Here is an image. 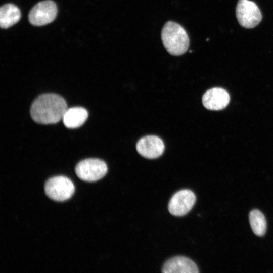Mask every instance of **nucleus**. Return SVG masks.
Here are the masks:
<instances>
[{
	"instance_id": "f8f14e48",
	"label": "nucleus",
	"mask_w": 273,
	"mask_h": 273,
	"mask_svg": "<svg viewBox=\"0 0 273 273\" xmlns=\"http://www.w3.org/2000/svg\"><path fill=\"white\" fill-rule=\"evenodd\" d=\"M19 9L15 5L7 4L0 9V25L2 28H8L17 23L20 19Z\"/></svg>"
},
{
	"instance_id": "20e7f679",
	"label": "nucleus",
	"mask_w": 273,
	"mask_h": 273,
	"mask_svg": "<svg viewBox=\"0 0 273 273\" xmlns=\"http://www.w3.org/2000/svg\"><path fill=\"white\" fill-rule=\"evenodd\" d=\"M77 176L88 182L96 181L103 177L107 172L106 163L100 159L89 158L79 162L75 168Z\"/></svg>"
},
{
	"instance_id": "f257e3e1",
	"label": "nucleus",
	"mask_w": 273,
	"mask_h": 273,
	"mask_svg": "<svg viewBox=\"0 0 273 273\" xmlns=\"http://www.w3.org/2000/svg\"><path fill=\"white\" fill-rule=\"evenodd\" d=\"M67 109L66 102L63 97L48 93L40 95L33 101L30 113L32 119L37 123L54 124L62 119Z\"/></svg>"
},
{
	"instance_id": "423d86ee",
	"label": "nucleus",
	"mask_w": 273,
	"mask_h": 273,
	"mask_svg": "<svg viewBox=\"0 0 273 273\" xmlns=\"http://www.w3.org/2000/svg\"><path fill=\"white\" fill-rule=\"evenodd\" d=\"M57 14L56 4L52 1L47 0L35 5L29 13V21L34 26H42L54 20Z\"/></svg>"
},
{
	"instance_id": "9d476101",
	"label": "nucleus",
	"mask_w": 273,
	"mask_h": 273,
	"mask_svg": "<svg viewBox=\"0 0 273 273\" xmlns=\"http://www.w3.org/2000/svg\"><path fill=\"white\" fill-rule=\"evenodd\" d=\"M162 272L164 273H197L199 272L196 264L189 258L176 256L168 260L164 265Z\"/></svg>"
},
{
	"instance_id": "1a4fd4ad",
	"label": "nucleus",
	"mask_w": 273,
	"mask_h": 273,
	"mask_svg": "<svg viewBox=\"0 0 273 273\" xmlns=\"http://www.w3.org/2000/svg\"><path fill=\"white\" fill-rule=\"evenodd\" d=\"M230 100V95L226 90L214 87L205 92L202 97V103L207 109L219 110L227 106Z\"/></svg>"
},
{
	"instance_id": "9b49d317",
	"label": "nucleus",
	"mask_w": 273,
	"mask_h": 273,
	"mask_svg": "<svg viewBox=\"0 0 273 273\" xmlns=\"http://www.w3.org/2000/svg\"><path fill=\"white\" fill-rule=\"evenodd\" d=\"M88 116L87 111L81 107L67 109L62 118L64 125L68 128H76L81 126Z\"/></svg>"
},
{
	"instance_id": "ddd939ff",
	"label": "nucleus",
	"mask_w": 273,
	"mask_h": 273,
	"mask_svg": "<svg viewBox=\"0 0 273 273\" xmlns=\"http://www.w3.org/2000/svg\"><path fill=\"white\" fill-rule=\"evenodd\" d=\"M250 226L253 233L258 236H262L266 230V221L264 215L258 210H252L249 215Z\"/></svg>"
},
{
	"instance_id": "6e6552de",
	"label": "nucleus",
	"mask_w": 273,
	"mask_h": 273,
	"mask_svg": "<svg viewBox=\"0 0 273 273\" xmlns=\"http://www.w3.org/2000/svg\"><path fill=\"white\" fill-rule=\"evenodd\" d=\"M162 140L155 135H147L138 142L136 149L142 156L148 159H154L161 156L164 150Z\"/></svg>"
},
{
	"instance_id": "f03ea898",
	"label": "nucleus",
	"mask_w": 273,
	"mask_h": 273,
	"mask_svg": "<svg viewBox=\"0 0 273 273\" xmlns=\"http://www.w3.org/2000/svg\"><path fill=\"white\" fill-rule=\"evenodd\" d=\"M163 44L171 55L179 56L184 54L189 46V38L184 28L179 24L168 21L161 32Z\"/></svg>"
},
{
	"instance_id": "7ed1b4c3",
	"label": "nucleus",
	"mask_w": 273,
	"mask_h": 273,
	"mask_svg": "<svg viewBox=\"0 0 273 273\" xmlns=\"http://www.w3.org/2000/svg\"><path fill=\"white\" fill-rule=\"evenodd\" d=\"M46 195L51 199L62 202L70 198L75 191L72 181L64 176H57L49 179L44 185Z\"/></svg>"
},
{
	"instance_id": "39448f33",
	"label": "nucleus",
	"mask_w": 273,
	"mask_h": 273,
	"mask_svg": "<svg viewBox=\"0 0 273 273\" xmlns=\"http://www.w3.org/2000/svg\"><path fill=\"white\" fill-rule=\"evenodd\" d=\"M236 13L239 24L246 28L256 27L262 18L257 5L249 0H239Z\"/></svg>"
},
{
	"instance_id": "0eeeda50",
	"label": "nucleus",
	"mask_w": 273,
	"mask_h": 273,
	"mask_svg": "<svg viewBox=\"0 0 273 273\" xmlns=\"http://www.w3.org/2000/svg\"><path fill=\"white\" fill-rule=\"evenodd\" d=\"M196 201L194 193L190 190H181L171 197L168 210L173 215L180 216L186 214L193 207Z\"/></svg>"
}]
</instances>
